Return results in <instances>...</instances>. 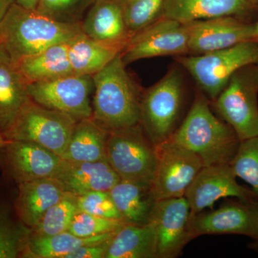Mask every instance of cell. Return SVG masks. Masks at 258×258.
<instances>
[{"mask_svg": "<svg viewBox=\"0 0 258 258\" xmlns=\"http://www.w3.org/2000/svg\"><path fill=\"white\" fill-rule=\"evenodd\" d=\"M93 120L108 132L140 124L143 90L127 71L120 53L93 76Z\"/></svg>", "mask_w": 258, "mask_h": 258, "instance_id": "cell-1", "label": "cell"}, {"mask_svg": "<svg viewBox=\"0 0 258 258\" xmlns=\"http://www.w3.org/2000/svg\"><path fill=\"white\" fill-rule=\"evenodd\" d=\"M208 97L202 91L170 140L193 152L204 166L230 164L240 146L235 131L214 114Z\"/></svg>", "mask_w": 258, "mask_h": 258, "instance_id": "cell-2", "label": "cell"}, {"mask_svg": "<svg viewBox=\"0 0 258 258\" xmlns=\"http://www.w3.org/2000/svg\"><path fill=\"white\" fill-rule=\"evenodd\" d=\"M82 32L81 23H66L16 3L0 23V44L15 62Z\"/></svg>", "mask_w": 258, "mask_h": 258, "instance_id": "cell-3", "label": "cell"}, {"mask_svg": "<svg viewBox=\"0 0 258 258\" xmlns=\"http://www.w3.org/2000/svg\"><path fill=\"white\" fill-rule=\"evenodd\" d=\"M184 101V78L178 66L144 91L140 124L156 147L169 140L177 129Z\"/></svg>", "mask_w": 258, "mask_h": 258, "instance_id": "cell-4", "label": "cell"}, {"mask_svg": "<svg viewBox=\"0 0 258 258\" xmlns=\"http://www.w3.org/2000/svg\"><path fill=\"white\" fill-rule=\"evenodd\" d=\"M175 59L191 75L200 91L213 101L237 71L258 64V42L249 40L203 55Z\"/></svg>", "mask_w": 258, "mask_h": 258, "instance_id": "cell-5", "label": "cell"}, {"mask_svg": "<svg viewBox=\"0 0 258 258\" xmlns=\"http://www.w3.org/2000/svg\"><path fill=\"white\" fill-rule=\"evenodd\" d=\"M212 104L240 141L257 137L258 64L237 71Z\"/></svg>", "mask_w": 258, "mask_h": 258, "instance_id": "cell-6", "label": "cell"}, {"mask_svg": "<svg viewBox=\"0 0 258 258\" xmlns=\"http://www.w3.org/2000/svg\"><path fill=\"white\" fill-rule=\"evenodd\" d=\"M106 159L120 179L152 185L157 170V147L141 124L109 132Z\"/></svg>", "mask_w": 258, "mask_h": 258, "instance_id": "cell-7", "label": "cell"}, {"mask_svg": "<svg viewBox=\"0 0 258 258\" xmlns=\"http://www.w3.org/2000/svg\"><path fill=\"white\" fill-rule=\"evenodd\" d=\"M77 121L71 115L30 99L3 137L7 140L34 142L62 158Z\"/></svg>", "mask_w": 258, "mask_h": 258, "instance_id": "cell-8", "label": "cell"}, {"mask_svg": "<svg viewBox=\"0 0 258 258\" xmlns=\"http://www.w3.org/2000/svg\"><path fill=\"white\" fill-rule=\"evenodd\" d=\"M93 76L71 74L29 83L28 93L35 103L71 115L78 121L91 118Z\"/></svg>", "mask_w": 258, "mask_h": 258, "instance_id": "cell-9", "label": "cell"}, {"mask_svg": "<svg viewBox=\"0 0 258 258\" xmlns=\"http://www.w3.org/2000/svg\"><path fill=\"white\" fill-rule=\"evenodd\" d=\"M188 41L186 24L161 17L134 34L125 44L120 55L126 66L152 57L188 55Z\"/></svg>", "mask_w": 258, "mask_h": 258, "instance_id": "cell-10", "label": "cell"}, {"mask_svg": "<svg viewBox=\"0 0 258 258\" xmlns=\"http://www.w3.org/2000/svg\"><path fill=\"white\" fill-rule=\"evenodd\" d=\"M157 166L152 183L157 201L184 197L188 188L204 167L193 152L169 139L157 146Z\"/></svg>", "mask_w": 258, "mask_h": 258, "instance_id": "cell-11", "label": "cell"}, {"mask_svg": "<svg viewBox=\"0 0 258 258\" xmlns=\"http://www.w3.org/2000/svg\"><path fill=\"white\" fill-rule=\"evenodd\" d=\"M62 160L52 151L28 141L9 140L0 149V167L18 184L55 177Z\"/></svg>", "mask_w": 258, "mask_h": 258, "instance_id": "cell-12", "label": "cell"}, {"mask_svg": "<svg viewBox=\"0 0 258 258\" xmlns=\"http://www.w3.org/2000/svg\"><path fill=\"white\" fill-rule=\"evenodd\" d=\"M236 178L230 164L204 166L184 195L191 217L212 208L222 198H236L244 203H254L257 198L252 190L241 186Z\"/></svg>", "mask_w": 258, "mask_h": 258, "instance_id": "cell-13", "label": "cell"}, {"mask_svg": "<svg viewBox=\"0 0 258 258\" xmlns=\"http://www.w3.org/2000/svg\"><path fill=\"white\" fill-rule=\"evenodd\" d=\"M191 220V210L184 197L157 202L150 221L157 235V258L179 257L193 240Z\"/></svg>", "mask_w": 258, "mask_h": 258, "instance_id": "cell-14", "label": "cell"}, {"mask_svg": "<svg viewBox=\"0 0 258 258\" xmlns=\"http://www.w3.org/2000/svg\"><path fill=\"white\" fill-rule=\"evenodd\" d=\"M186 24L188 55H203L254 40V24L242 23L236 17H219Z\"/></svg>", "mask_w": 258, "mask_h": 258, "instance_id": "cell-15", "label": "cell"}, {"mask_svg": "<svg viewBox=\"0 0 258 258\" xmlns=\"http://www.w3.org/2000/svg\"><path fill=\"white\" fill-rule=\"evenodd\" d=\"M258 205L230 201L217 210L191 217L192 238L204 235H241L254 239L257 235Z\"/></svg>", "mask_w": 258, "mask_h": 258, "instance_id": "cell-16", "label": "cell"}, {"mask_svg": "<svg viewBox=\"0 0 258 258\" xmlns=\"http://www.w3.org/2000/svg\"><path fill=\"white\" fill-rule=\"evenodd\" d=\"M81 26L88 37L122 49L132 37L125 20L123 0H93Z\"/></svg>", "mask_w": 258, "mask_h": 258, "instance_id": "cell-17", "label": "cell"}, {"mask_svg": "<svg viewBox=\"0 0 258 258\" xmlns=\"http://www.w3.org/2000/svg\"><path fill=\"white\" fill-rule=\"evenodd\" d=\"M69 194L60 180L55 177L42 178L18 184L15 211L23 225L32 229L51 207Z\"/></svg>", "mask_w": 258, "mask_h": 258, "instance_id": "cell-18", "label": "cell"}, {"mask_svg": "<svg viewBox=\"0 0 258 258\" xmlns=\"http://www.w3.org/2000/svg\"><path fill=\"white\" fill-rule=\"evenodd\" d=\"M67 192L78 197L97 191H109L120 178L107 160L76 162L62 160L55 176Z\"/></svg>", "mask_w": 258, "mask_h": 258, "instance_id": "cell-19", "label": "cell"}, {"mask_svg": "<svg viewBox=\"0 0 258 258\" xmlns=\"http://www.w3.org/2000/svg\"><path fill=\"white\" fill-rule=\"evenodd\" d=\"M28 85L16 62L0 44V135L3 137L31 99Z\"/></svg>", "mask_w": 258, "mask_h": 258, "instance_id": "cell-20", "label": "cell"}, {"mask_svg": "<svg viewBox=\"0 0 258 258\" xmlns=\"http://www.w3.org/2000/svg\"><path fill=\"white\" fill-rule=\"evenodd\" d=\"M252 8L247 0H164L161 17L186 24L219 17L241 16Z\"/></svg>", "mask_w": 258, "mask_h": 258, "instance_id": "cell-21", "label": "cell"}, {"mask_svg": "<svg viewBox=\"0 0 258 258\" xmlns=\"http://www.w3.org/2000/svg\"><path fill=\"white\" fill-rule=\"evenodd\" d=\"M109 193L125 224L145 225L150 222L157 202L152 185L120 179Z\"/></svg>", "mask_w": 258, "mask_h": 258, "instance_id": "cell-22", "label": "cell"}, {"mask_svg": "<svg viewBox=\"0 0 258 258\" xmlns=\"http://www.w3.org/2000/svg\"><path fill=\"white\" fill-rule=\"evenodd\" d=\"M109 132L92 118L77 121L62 156L63 160L93 162L107 160L106 145Z\"/></svg>", "mask_w": 258, "mask_h": 258, "instance_id": "cell-23", "label": "cell"}, {"mask_svg": "<svg viewBox=\"0 0 258 258\" xmlns=\"http://www.w3.org/2000/svg\"><path fill=\"white\" fill-rule=\"evenodd\" d=\"M69 42L55 44L18 60L19 71L29 83L74 74L69 60Z\"/></svg>", "mask_w": 258, "mask_h": 258, "instance_id": "cell-24", "label": "cell"}, {"mask_svg": "<svg viewBox=\"0 0 258 258\" xmlns=\"http://www.w3.org/2000/svg\"><path fill=\"white\" fill-rule=\"evenodd\" d=\"M104 258H157V235L152 222L124 224L111 239Z\"/></svg>", "mask_w": 258, "mask_h": 258, "instance_id": "cell-25", "label": "cell"}, {"mask_svg": "<svg viewBox=\"0 0 258 258\" xmlns=\"http://www.w3.org/2000/svg\"><path fill=\"white\" fill-rule=\"evenodd\" d=\"M122 50L121 47L93 40L81 32L70 40V63L74 74L92 76L113 60Z\"/></svg>", "mask_w": 258, "mask_h": 258, "instance_id": "cell-26", "label": "cell"}, {"mask_svg": "<svg viewBox=\"0 0 258 258\" xmlns=\"http://www.w3.org/2000/svg\"><path fill=\"white\" fill-rule=\"evenodd\" d=\"M116 232L90 237H78L69 231L49 236L34 235L29 232L22 257L66 258L83 246L110 240Z\"/></svg>", "mask_w": 258, "mask_h": 258, "instance_id": "cell-27", "label": "cell"}, {"mask_svg": "<svg viewBox=\"0 0 258 258\" xmlns=\"http://www.w3.org/2000/svg\"><path fill=\"white\" fill-rule=\"evenodd\" d=\"M78 212L76 197L69 193L45 212L38 224L30 229V233L34 235L49 236L69 231Z\"/></svg>", "mask_w": 258, "mask_h": 258, "instance_id": "cell-28", "label": "cell"}, {"mask_svg": "<svg viewBox=\"0 0 258 258\" xmlns=\"http://www.w3.org/2000/svg\"><path fill=\"white\" fill-rule=\"evenodd\" d=\"M230 166L236 176L247 182L258 199V136L241 141Z\"/></svg>", "mask_w": 258, "mask_h": 258, "instance_id": "cell-29", "label": "cell"}, {"mask_svg": "<svg viewBox=\"0 0 258 258\" xmlns=\"http://www.w3.org/2000/svg\"><path fill=\"white\" fill-rule=\"evenodd\" d=\"M164 0H123V13L131 35L159 19Z\"/></svg>", "mask_w": 258, "mask_h": 258, "instance_id": "cell-30", "label": "cell"}, {"mask_svg": "<svg viewBox=\"0 0 258 258\" xmlns=\"http://www.w3.org/2000/svg\"><path fill=\"white\" fill-rule=\"evenodd\" d=\"M93 0H39V13L66 23H81Z\"/></svg>", "mask_w": 258, "mask_h": 258, "instance_id": "cell-31", "label": "cell"}, {"mask_svg": "<svg viewBox=\"0 0 258 258\" xmlns=\"http://www.w3.org/2000/svg\"><path fill=\"white\" fill-rule=\"evenodd\" d=\"M124 224L121 220L103 218L79 211L75 215L69 231L80 237H94L116 232Z\"/></svg>", "mask_w": 258, "mask_h": 258, "instance_id": "cell-32", "label": "cell"}, {"mask_svg": "<svg viewBox=\"0 0 258 258\" xmlns=\"http://www.w3.org/2000/svg\"><path fill=\"white\" fill-rule=\"evenodd\" d=\"M18 226L0 215V258L22 257L30 229Z\"/></svg>", "mask_w": 258, "mask_h": 258, "instance_id": "cell-33", "label": "cell"}, {"mask_svg": "<svg viewBox=\"0 0 258 258\" xmlns=\"http://www.w3.org/2000/svg\"><path fill=\"white\" fill-rule=\"evenodd\" d=\"M76 204L80 212L122 221L121 216L112 200L109 191H93L76 197Z\"/></svg>", "mask_w": 258, "mask_h": 258, "instance_id": "cell-34", "label": "cell"}, {"mask_svg": "<svg viewBox=\"0 0 258 258\" xmlns=\"http://www.w3.org/2000/svg\"><path fill=\"white\" fill-rule=\"evenodd\" d=\"M111 239L83 246L68 254L66 258H104Z\"/></svg>", "mask_w": 258, "mask_h": 258, "instance_id": "cell-35", "label": "cell"}, {"mask_svg": "<svg viewBox=\"0 0 258 258\" xmlns=\"http://www.w3.org/2000/svg\"><path fill=\"white\" fill-rule=\"evenodd\" d=\"M15 3V0H0V23Z\"/></svg>", "mask_w": 258, "mask_h": 258, "instance_id": "cell-36", "label": "cell"}, {"mask_svg": "<svg viewBox=\"0 0 258 258\" xmlns=\"http://www.w3.org/2000/svg\"><path fill=\"white\" fill-rule=\"evenodd\" d=\"M39 0H15V3L28 10H36Z\"/></svg>", "mask_w": 258, "mask_h": 258, "instance_id": "cell-37", "label": "cell"}, {"mask_svg": "<svg viewBox=\"0 0 258 258\" xmlns=\"http://www.w3.org/2000/svg\"><path fill=\"white\" fill-rule=\"evenodd\" d=\"M254 242L252 244V248L258 249V220H257V232L256 237L253 239Z\"/></svg>", "mask_w": 258, "mask_h": 258, "instance_id": "cell-38", "label": "cell"}, {"mask_svg": "<svg viewBox=\"0 0 258 258\" xmlns=\"http://www.w3.org/2000/svg\"><path fill=\"white\" fill-rule=\"evenodd\" d=\"M254 41L258 42V22L254 24Z\"/></svg>", "mask_w": 258, "mask_h": 258, "instance_id": "cell-39", "label": "cell"}, {"mask_svg": "<svg viewBox=\"0 0 258 258\" xmlns=\"http://www.w3.org/2000/svg\"><path fill=\"white\" fill-rule=\"evenodd\" d=\"M8 142H9V140H7L3 136L0 135V149L6 145V144L8 143Z\"/></svg>", "mask_w": 258, "mask_h": 258, "instance_id": "cell-40", "label": "cell"}, {"mask_svg": "<svg viewBox=\"0 0 258 258\" xmlns=\"http://www.w3.org/2000/svg\"><path fill=\"white\" fill-rule=\"evenodd\" d=\"M252 6H257L258 5V0H247Z\"/></svg>", "mask_w": 258, "mask_h": 258, "instance_id": "cell-41", "label": "cell"}]
</instances>
